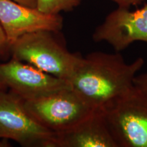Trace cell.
Here are the masks:
<instances>
[{"mask_svg":"<svg viewBox=\"0 0 147 147\" xmlns=\"http://www.w3.org/2000/svg\"><path fill=\"white\" fill-rule=\"evenodd\" d=\"M144 64L142 57L127 63L119 52L95 51L82 57L69 82L74 91L99 109L131 89Z\"/></svg>","mask_w":147,"mask_h":147,"instance_id":"cell-1","label":"cell"},{"mask_svg":"<svg viewBox=\"0 0 147 147\" xmlns=\"http://www.w3.org/2000/svg\"><path fill=\"white\" fill-rule=\"evenodd\" d=\"M55 32L40 31L20 37L10 46L12 57L65 80H70L82 57L60 43Z\"/></svg>","mask_w":147,"mask_h":147,"instance_id":"cell-2","label":"cell"},{"mask_svg":"<svg viewBox=\"0 0 147 147\" xmlns=\"http://www.w3.org/2000/svg\"><path fill=\"white\" fill-rule=\"evenodd\" d=\"M102 109L118 147H147V95L135 87Z\"/></svg>","mask_w":147,"mask_h":147,"instance_id":"cell-3","label":"cell"},{"mask_svg":"<svg viewBox=\"0 0 147 147\" xmlns=\"http://www.w3.org/2000/svg\"><path fill=\"white\" fill-rule=\"evenodd\" d=\"M24 105L38 123L56 134L72 129L97 110L71 87L35 100H24Z\"/></svg>","mask_w":147,"mask_h":147,"instance_id":"cell-4","label":"cell"},{"mask_svg":"<svg viewBox=\"0 0 147 147\" xmlns=\"http://www.w3.org/2000/svg\"><path fill=\"white\" fill-rule=\"evenodd\" d=\"M56 134L29 115L23 99L0 90V140H11L25 147H56Z\"/></svg>","mask_w":147,"mask_h":147,"instance_id":"cell-5","label":"cell"},{"mask_svg":"<svg viewBox=\"0 0 147 147\" xmlns=\"http://www.w3.org/2000/svg\"><path fill=\"white\" fill-rule=\"evenodd\" d=\"M0 82L23 100H32L71 87L68 80L12 58L0 63Z\"/></svg>","mask_w":147,"mask_h":147,"instance_id":"cell-6","label":"cell"},{"mask_svg":"<svg viewBox=\"0 0 147 147\" xmlns=\"http://www.w3.org/2000/svg\"><path fill=\"white\" fill-rule=\"evenodd\" d=\"M92 38L107 42L119 53L135 42H147V3L134 11L118 7L96 27Z\"/></svg>","mask_w":147,"mask_h":147,"instance_id":"cell-7","label":"cell"},{"mask_svg":"<svg viewBox=\"0 0 147 147\" xmlns=\"http://www.w3.org/2000/svg\"><path fill=\"white\" fill-rule=\"evenodd\" d=\"M0 25L9 45L23 35L40 31L59 33L63 27V18L48 14L13 0H0Z\"/></svg>","mask_w":147,"mask_h":147,"instance_id":"cell-8","label":"cell"},{"mask_svg":"<svg viewBox=\"0 0 147 147\" xmlns=\"http://www.w3.org/2000/svg\"><path fill=\"white\" fill-rule=\"evenodd\" d=\"M56 135V147H118L100 108L72 129Z\"/></svg>","mask_w":147,"mask_h":147,"instance_id":"cell-9","label":"cell"},{"mask_svg":"<svg viewBox=\"0 0 147 147\" xmlns=\"http://www.w3.org/2000/svg\"><path fill=\"white\" fill-rule=\"evenodd\" d=\"M81 0H37L36 8L48 14L69 12L80 5Z\"/></svg>","mask_w":147,"mask_h":147,"instance_id":"cell-10","label":"cell"},{"mask_svg":"<svg viewBox=\"0 0 147 147\" xmlns=\"http://www.w3.org/2000/svg\"><path fill=\"white\" fill-rule=\"evenodd\" d=\"M9 54H10V45L7 41L2 27L0 25V59L5 58Z\"/></svg>","mask_w":147,"mask_h":147,"instance_id":"cell-11","label":"cell"},{"mask_svg":"<svg viewBox=\"0 0 147 147\" xmlns=\"http://www.w3.org/2000/svg\"><path fill=\"white\" fill-rule=\"evenodd\" d=\"M134 85L147 95V72L136 75L134 80Z\"/></svg>","mask_w":147,"mask_h":147,"instance_id":"cell-12","label":"cell"},{"mask_svg":"<svg viewBox=\"0 0 147 147\" xmlns=\"http://www.w3.org/2000/svg\"><path fill=\"white\" fill-rule=\"evenodd\" d=\"M114 2L118 5L120 8H129L131 5H138L142 3L146 0H112Z\"/></svg>","mask_w":147,"mask_h":147,"instance_id":"cell-13","label":"cell"},{"mask_svg":"<svg viewBox=\"0 0 147 147\" xmlns=\"http://www.w3.org/2000/svg\"><path fill=\"white\" fill-rule=\"evenodd\" d=\"M13 1L31 8H36L37 5V0H13Z\"/></svg>","mask_w":147,"mask_h":147,"instance_id":"cell-14","label":"cell"},{"mask_svg":"<svg viewBox=\"0 0 147 147\" xmlns=\"http://www.w3.org/2000/svg\"><path fill=\"white\" fill-rule=\"evenodd\" d=\"M1 89H7V88L5 87L4 85L1 83V82H0V90Z\"/></svg>","mask_w":147,"mask_h":147,"instance_id":"cell-15","label":"cell"}]
</instances>
